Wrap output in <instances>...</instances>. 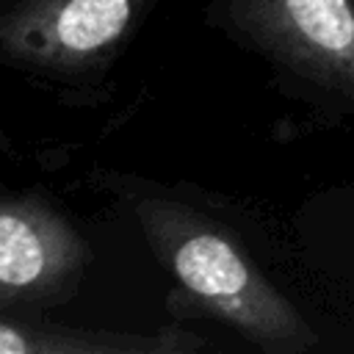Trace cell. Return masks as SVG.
<instances>
[{"mask_svg": "<svg viewBox=\"0 0 354 354\" xmlns=\"http://www.w3.org/2000/svg\"><path fill=\"white\" fill-rule=\"evenodd\" d=\"M133 213L158 263L202 315L266 354H304L318 343L296 304L263 277L227 227L160 194L138 196Z\"/></svg>", "mask_w": 354, "mask_h": 354, "instance_id": "1", "label": "cell"}, {"mask_svg": "<svg viewBox=\"0 0 354 354\" xmlns=\"http://www.w3.org/2000/svg\"><path fill=\"white\" fill-rule=\"evenodd\" d=\"M158 0H0V64L55 86L100 83Z\"/></svg>", "mask_w": 354, "mask_h": 354, "instance_id": "2", "label": "cell"}, {"mask_svg": "<svg viewBox=\"0 0 354 354\" xmlns=\"http://www.w3.org/2000/svg\"><path fill=\"white\" fill-rule=\"evenodd\" d=\"M218 8L274 64L354 105V0H218Z\"/></svg>", "mask_w": 354, "mask_h": 354, "instance_id": "3", "label": "cell"}, {"mask_svg": "<svg viewBox=\"0 0 354 354\" xmlns=\"http://www.w3.org/2000/svg\"><path fill=\"white\" fill-rule=\"evenodd\" d=\"M88 266V243L47 196H0V313L64 304Z\"/></svg>", "mask_w": 354, "mask_h": 354, "instance_id": "4", "label": "cell"}, {"mask_svg": "<svg viewBox=\"0 0 354 354\" xmlns=\"http://www.w3.org/2000/svg\"><path fill=\"white\" fill-rule=\"evenodd\" d=\"M202 348L205 340L183 329L136 335L0 313V354H194Z\"/></svg>", "mask_w": 354, "mask_h": 354, "instance_id": "5", "label": "cell"}]
</instances>
